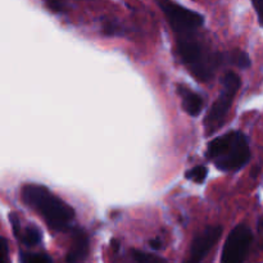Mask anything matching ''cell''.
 <instances>
[{
    "label": "cell",
    "instance_id": "obj_1",
    "mask_svg": "<svg viewBox=\"0 0 263 263\" xmlns=\"http://www.w3.org/2000/svg\"><path fill=\"white\" fill-rule=\"evenodd\" d=\"M198 30L189 28L175 33L176 50L187 71L198 81L208 82L213 79L216 69L225 63V55L208 48L198 35Z\"/></svg>",
    "mask_w": 263,
    "mask_h": 263
},
{
    "label": "cell",
    "instance_id": "obj_2",
    "mask_svg": "<svg viewBox=\"0 0 263 263\" xmlns=\"http://www.w3.org/2000/svg\"><path fill=\"white\" fill-rule=\"evenodd\" d=\"M23 203L43 217L48 228L54 233L72 230L76 212L64 200L57 197L43 185L28 184L21 190Z\"/></svg>",
    "mask_w": 263,
    "mask_h": 263
},
{
    "label": "cell",
    "instance_id": "obj_3",
    "mask_svg": "<svg viewBox=\"0 0 263 263\" xmlns=\"http://www.w3.org/2000/svg\"><path fill=\"white\" fill-rule=\"evenodd\" d=\"M205 154L220 171H239L251 159L248 138L241 131L226 133L208 143Z\"/></svg>",
    "mask_w": 263,
    "mask_h": 263
},
{
    "label": "cell",
    "instance_id": "obj_4",
    "mask_svg": "<svg viewBox=\"0 0 263 263\" xmlns=\"http://www.w3.org/2000/svg\"><path fill=\"white\" fill-rule=\"evenodd\" d=\"M241 86V80L235 72L229 71L221 80V90L204 118V135L211 136L220 130L226 122L234 99Z\"/></svg>",
    "mask_w": 263,
    "mask_h": 263
},
{
    "label": "cell",
    "instance_id": "obj_5",
    "mask_svg": "<svg viewBox=\"0 0 263 263\" xmlns=\"http://www.w3.org/2000/svg\"><path fill=\"white\" fill-rule=\"evenodd\" d=\"M156 2L174 33L189 28H200L204 25V17L194 10L181 7L171 0H156Z\"/></svg>",
    "mask_w": 263,
    "mask_h": 263
},
{
    "label": "cell",
    "instance_id": "obj_6",
    "mask_svg": "<svg viewBox=\"0 0 263 263\" xmlns=\"http://www.w3.org/2000/svg\"><path fill=\"white\" fill-rule=\"evenodd\" d=\"M253 243V233L246 223H240L231 230L223 246L221 262L239 263L246 261Z\"/></svg>",
    "mask_w": 263,
    "mask_h": 263
},
{
    "label": "cell",
    "instance_id": "obj_7",
    "mask_svg": "<svg viewBox=\"0 0 263 263\" xmlns=\"http://www.w3.org/2000/svg\"><path fill=\"white\" fill-rule=\"evenodd\" d=\"M222 228L221 226H208L204 230L200 231L194 238L190 248V262H200L204 257L212 251L213 247L218 243L221 235H222Z\"/></svg>",
    "mask_w": 263,
    "mask_h": 263
},
{
    "label": "cell",
    "instance_id": "obj_8",
    "mask_svg": "<svg viewBox=\"0 0 263 263\" xmlns=\"http://www.w3.org/2000/svg\"><path fill=\"white\" fill-rule=\"evenodd\" d=\"M9 221L10 225H12L13 234H14V236L17 238V240L20 241V243L28 247V248L36 247L40 244L41 233L36 226L28 225L26 226V228H23V226L21 225L20 217H18L17 213H10Z\"/></svg>",
    "mask_w": 263,
    "mask_h": 263
},
{
    "label": "cell",
    "instance_id": "obj_9",
    "mask_svg": "<svg viewBox=\"0 0 263 263\" xmlns=\"http://www.w3.org/2000/svg\"><path fill=\"white\" fill-rule=\"evenodd\" d=\"M176 90L179 97L181 98L182 109L192 117L199 116L200 112L203 110V105H204L203 98L195 91L190 90L187 86H184V85H176Z\"/></svg>",
    "mask_w": 263,
    "mask_h": 263
},
{
    "label": "cell",
    "instance_id": "obj_10",
    "mask_svg": "<svg viewBox=\"0 0 263 263\" xmlns=\"http://www.w3.org/2000/svg\"><path fill=\"white\" fill-rule=\"evenodd\" d=\"M89 236L84 230H76L72 238V246L66 257L67 262L82 261L89 254Z\"/></svg>",
    "mask_w": 263,
    "mask_h": 263
},
{
    "label": "cell",
    "instance_id": "obj_11",
    "mask_svg": "<svg viewBox=\"0 0 263 263\" xmlns=\"http://www.w3.org/2000/svg\"><path fill=\"white\" fill-rule=\"evenodd\" d=\"M225 55V62L233 64V66H236L238 68L246 69L251 67V58H249L248 54L246 51H243L241 49H233L231 51H228V53H223Z\"/></svg>",
    "mask_w": 263,
    "mask_h": 263
},
{
    "label": "cell",
    "instance_id": "obj_12",
    "mask_svg": "<svg viewBox=\"0 0 263 263\" xmlns=\"http://www.w3.org/2000/svg\"><path fill=\"white\" fill-rule=\"evenodd\" d=\"M207 176L208 168L205 166H202V164L192 167V168L187 170L186 174H185V177H186L187 180H190V181L193 182H197V184H203V182L205 181V179H207Z\"/></svg>",
    "mask_w": 263,
    "mask_h": 263
},
{
    "label": "cell",
    "instance_id": "obj_13",
    "mask_svg": "<svg viewBox=\"0 0 263 263\" xmlns=\"http://www.w3.org/2000/svg\"><path fill=\"white\" fill-rule=\"evenodd\" d=\"M20 261L23 263H50L53 262L51 257L45 253H30V252H22L20 256Z\"/></svg>",
    "mask_w": 263,
    "mask_h": 263
},
{
    "label": "cell",
    "instance_id": "obj_14",
    "mask_svg": "<svg viewBox=\"0 0 263 263\" xmlns=\"http://www.w3.org/2000/svg\"><path fill=\"white\" fill-rule=\"evenodd\" d=\"M103 31L107 36H120L125 32L123 27L115 21H108L103 25Z\"/></svg>",
    "mask_w": 263,
    "mask_h": 263
},
{
    "label": "cell",
    "instance_id": "obj_15",
    "mask_svg": "<svg viewBox=\"0 0 263 263\" xmlns=\"http://www.w3.org/2000/svg\"><path fill=\"white\" fill-rule=\"evenodd\" d=\"M43 2L54 13H64L68 8V0H43Z\"/></svg>",
    "mask_w": 263,
    "mask_h": 263
},
{
    "label": "cell",
    "instance_id": "obj_16",
    "mask_svg": "<svg viewBox=\"0 0 263 263\" xmlns=\"http://www.w3.org/2000/svg\"><path fill=\"white\" fill-rule=\"evenodd\" d=\"M133 257L135 261L138 262H156V261H163V258L161 257H156L153 254H148V253H144V252L140 251H133Z\"/></svg>",
    "mask_w": 263,
    "mask_h": 263
},
{
    "label": "cell",
    "instance_id": "obj_17",
    "mask_svg": "<svg viewBox=\"0 0 263 263\" xmlns=\"http://www.w3.org/2000/svg\"><path fill=\"white\" fill-rule=\"evenodd\" d=\"M252 4H253L257 15H258L259 23L263 26V0H252Z\"/></svg>",
    "mask_w": 263,
    "mask_h": 263
},
{
    "label": "cell",
    "instance_id": "obj_18",
    "mask_svg": "<svg viewBox=\"0 0 263 263\" xmlns=\"http://www.w3.org/2000/svg\"><path fill=\"white\" fill-rule=\"evenodd\" d=\"M8 253H9V248H8V241L7 239H2V256L3 261H8Z\"/></svg>",
    "mask_w": 263,
    "mask_h": 263
},
{
    "label": "cell",
    "instance_id": "obj_19",
    "mask_svg": "<svg viewBox=\"0 0 263 263\" xmlns=\"http://www.w3.org/2000/svg\"><path fill=\"white\" fill-rule=\"evenodd\" d=\"M149 246H151L152 248L154 249V251H159V249H162V247H163V244H162L161 239L157 238V239H153V240L149 241Z\"/></svg>",
    "mask_w": 263,
    "mask_h": 263
}]
</instances>
